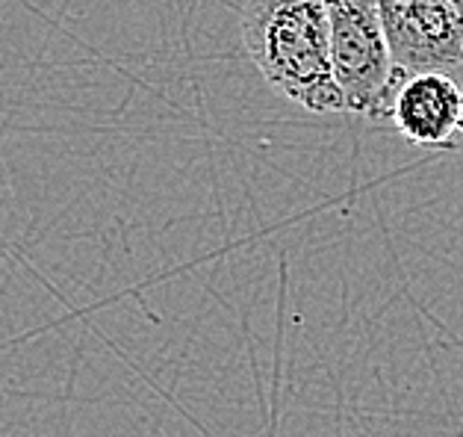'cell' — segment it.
Here are the masks:
<instances>
[{
	"instance_id": "1",
	"label": "cell",
	"mask_w": 463,
	"mask_h": 437,
	"mask_svg": "<svg viewBox=\"0 0 463 437\" xmlns=\"http://www.w3.org/2000/svg\"><path fill=\"white\" fill-rule=\"evenodd\" d=\"M242 44L278 95L316 116L345 113L325 0H245Z\"/></svg>"
},
{
	"instance_id": "2",
	"label": "cell",
	"mask_w": 463,
	"mask_h": 437,
	"mask_svg": "<svg viewBox=\"0 0 463 437\" xmlns=\"http://www.w3.org/2000/svg\"><path fill=\"white\" fill-rule=\"evenodd\" d=\"M331 27V62L345 113L383 121L404 74L395 71L383 36L378 0H325Z\"/></svg>"
},
{
	"instance_id": "3",
	"label": "cell",
	"mask_w": 463,
	"mask_h": 437,
	"mask_svg": "<svg viewBox=\"0 0 463 437\" xmlns=\"http://www.w3.org/2000/svg\"><path fill=\"white\" fill-rule=\"evenodd\" d=\"M399 74L449 71L463 62V13L451 0H378Z\"/></svg>"
},
{
	"instance_id": "5",
	"label": "cell",
	"mask_w": 463,
	"mask_h": 437,
	"mask_svg": "<svg viewBox=\"0 0 463 437\" xmlns=\"http://www.w3.org/2000/svg\"><path fill=\"white\" fill-rule=\"evenodd\" d=\"M451 4H455V6L460 9V13H463V0H451Z\"/></svg>"
},
{
	"instance_id": "4",
	"label": "cell",
	"mask_w": 463,
	"mask_h": 437,
	"mask_svg": "<svg viewBox=\"0 0 463 437\" xmlns=\"http://www.w3.org/2000/svg\"><path fill=\"white\" fill-rule=\"evenodd\" d=\"M395 130L420 148H451L463 137V89L446 71L408 74L392 95Z\"/></svg>"
}]
</instances>
